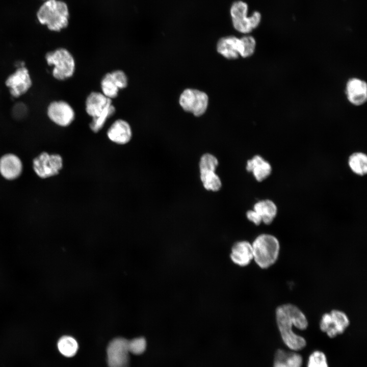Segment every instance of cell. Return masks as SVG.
Masks as SVG:
<instances>
[{"label": "cell", "instance_id": "cell-14", "mask_svg": "<svg viewBox=\"0 0 367 367\" xmlns=\"http://www.w3.org/2000/svg\"><path fill=\"white\" fill-rule=\"evenodd\" d=\"M132 129L126 121L118 119L111 125L107 132L109 139L118 144L127 143L131 139Z\"/></svg>", "mask_w": 367, "mask_h": 367}, {"label": "cell", "instance_id": "cell-17", "mask_svg": "<svg viewBox=\"0 0 367 367\" xmlns=\"http://www.w3.org/2000/svg\"><path fill=\"white\" fill-rule=\"evenodd\" d=\"M240 39L234 36L221 38L218 42V52L228 59H236L240 55Z\"/></svg>", "mask_w": 367, "mask_h": 367}, {"label": "cell", "instance_id": "cell-15", "mask_svg": "<svg viewBox=\"0 0 367 367\" xmlns=\"http://www.w3.org/2000/svg\"><path fill=\"white\" fill-rule=\"evenodd\" d=\"M230 256L235 264L241 267L247 266L253 258L252 244L246 241L235 243Z\"/></svg>", "mask_w": 367, "mask_h": 367}, {"label": "cell", "instance_id": "cell-10", "mask_svg": "<svg viewBox=\"0 0 367 367\" xmlns=\"http://www.w3.org/2000/svg\"><path fill=\"white\" fill-rule=\"evenodd\" d=\"M46 113L53 122L62 127L69 125L75 117L73 108L68 103L63 100L50 102L47 106Z\"/></svg>", "mask_w": 367, "mask_h": 367}, {"label": "cell", "instance_id": "cell-21", "mask_svg": "<svg viewBox=\"0 0 367 367\" xmlns=\"http://www.w3.org/2000/svg\"><path fill=\"white\" fill-rule=\"evenodd\" d=\"M348 164L355 174L363 176L367 173V156L362 152H355L349 156Z\"/></svg>", "mask_w": 367, "mask_h": 367}, {"label": "cell", "instance_id": "cell-23", "mask_svg": "<svg viewBox=\"0 0 367 367\" xmlns=\"http://www.w3.org/2000/svg\"><path fill=\"white\" fill-rule=\"evenodd\" d=\"M57 346L59 352L67 357L75 355L78 348L76 340L73 337L68 335L61 337L58 340Z\"/></svg>", "mask_w": 367, "mask_h": 367}, {"label": "cell", "instance_id": "cell-11", "mask_svg": "<svg viewBox=\"0 0 367 367\" xmlns=\"http://www.w3.org/2000/svg\"><path fill=\"white\" fill-rule=\"evenodd\" d=\"M345 92L348 101L353 106H360L367 100V84L358 77L350 78L347 82Z\"/></svg>", "mask_w": 367, "mask_h": 367}, {"label": "cell", "instance_id": "cell-30", "mask_svg": "<svg viewBox=\"0 0 367 367\" xmlns=\"http://www.w3.org/2000/svg\"><path fill=\"white\" fill-rule=\"evenodd\" d=\"M218 165L217 159L210 153L204 154L200 159L199 163L200 169L215 170Z\"/></svg>", "mask_w": 367, "mask_h": 367}, {"label": "cell", "instance_id": "cell-18", "mask_svg": "<svg viewBox=\"0 0 367 367\" xmlns=\"http://www.w3.org/2000/svg\"><path fill=\"white\" fill-rule=\"evenodd\" d=\"M302 362L300 354L278 349L275 354L273 367H301Z\"/></svg>", "mask_w": 367, "mask_h": 367}, {"label": "cell", "instance_id": "cell-20", "mask_svg": "<svg viewBox=\"0 0 367 367\" xmlns=\"http://www.w3.org/2000/svg\"><path fill=\"white\" fill-rule=\"evenodd\" d=\"M261 20V14L258 11H254L249 16H247L240 19H233L232 22L237 31L242 33H249L259 25Z\"/></svg>", "mask_w": 367, "mask_h": 367}, {"label": "cell", "instance_id": "cell-13", "mask_svg": "<svg viewBox=\"0 0 367 367\" xmlns=\"http://www.w3.org/2000/svg\"><path fill=\"white\" fill-rule=\"evenodd\" d=\"M22 170V164L16 155L8 153L0 159V173L6 179L13 180L20 176Z\"/></svg>", "mask_w": 367, "mask_h": 367}, {"label": "cell", "instance_id": "cell-29", "mask_svg": "<svg viewBox=\"0 0 367 367\" xmlns=\"http://www.w3.org/2000/svg\"><path fill=\"white\" fill-rule=\"evenodd\" d=\"M146 348V341L143 337L128 340V349L129 353L135 355H140L145 351Z\"/></svg>", "mask_w": 367, "mask_h": 367}, {"label": "cell", "instance_id": "cell-32", "mask_svg": "<svg viewBox=\"0 0 367 367\" xmlns=\"http://www.w3.org/2000/svg\"><path fill=\"white\" fill-rule=\"evenodd\" d=\"M246 216L249 221L256 225H259L262 222L260 216L254 209L248 211L246 213Z\"/></svg>", "mask_w": 367, "mask_h": 367}, {"label": "cell", "instance_id": "cell-2", "mask_svg": "<svg viewBox=\"0 0 367 367\" xmlns=\"http://www.w3.org/2000/svg\"><path fill=\"white\" fill-rule=\"evenodd\" d=\"M37 17L40 23L48 30L59 32L68 25V8L63 1L46 0L38 9Z\"/></svg>", "mask_w": 367, "mask_h": 367}, {"label": "cell", "instance_id": "cell-8", "mask_svg": "<svg viewBox=\"0 0 367 367\" xmlns=\"http://www.w3.org/2000/svg\"><path fill=\"white\" fill-rule=\"evenodd\" d=\"M349 323V319L345 313L340 310H333L330 313L323 315L320 327L329 337L334 338L342 334Z\"/></svg>", "mask_w": 367, "mask_h": 367}, {"label": "cell", "instance_id": "cell-22", "mask_svg": "<svg viewBox=\"0 0 367 367\" xmlns=\"http://www.w3.org/2000/svg\"><path fill=\"white\" fill-rule=\"evenodd\" d=\"M200 173L201 180L205 189L213 191L220 190L222 183L215 170L200 169Z\"/></svg>", "mask_w": 367, "mask_h": 367}, {"label": "cell", "instance_id": "cell-4", "mask_svg": "<svg viewBox=\"0 0 367 367\" xmlns=\"http://www.w3.org/2000/svg\"><path fill=\"white\" fill-rule=\"evenodd\" d=\"M47 64L53 66L52 74L59 81L72 76L75 70V61L71 53L66 48H59L47 52L45 55Z\"/></svg>", "mask_w": 367, "mask_h": 367}, {"label": "cell", "instance_id": "cell-24", "mask_svg": "<svg viewBox=\"0 0 367 367\" xmlns=\"http://www.w3.org/2000/svg\"><path fill=\"white\" fill-rule=\"evenodd\" d=\"M101 88L102 93L110 99L116 97L120 89L111 72L107 73L102 78Z\"/></svg>", "mask_w": 367, "mask_h": 367}, {"label": "cell", "instance_id": "cell-27", "mask_svg": "<svg viewBox=\"0 0 367 367\" xmlns=\"http://www.w3.org/2000/svg\"><path fill=\"white\" fill-rule=\"evenodd\" d=\"M248 6L247 3L242 1L234 2L230 9L232 20L242 19L247 16Z\"/></svg>", "mask_w": 367, "mask_h": 367}, {"label": "cell", "instance_id": "cell-3", "mask_svg": "<svg viewBox=\"0 0 367 367\" xmlns=\"http://www.w3.org/2000/svg\"><path fill=\"white\" fill-rule=\"evenodd\" d=\"M253 259L260 268L266 269L277 260L280 245L274 235L263 233L257 236L252 244Z\"/></svg>", "mask_w": 367, "mask_h": 367}, {"label": "cell", "instance_id": "cell-1", "mask_svg": "<svg viewBox=\"0 0 367 367\" xmlns=\"http://www.w3.org/2000/svg\"><path fill=\"white\" fill-rule=\"evenodd\" d=\"M277 324L284 344L293 351H300L304 348L306 342L304 337L295 333L293 326L301 330L308 326V321L304 314L296 306L286 304L279 306L276 310Z\"/></svg>", "mask_w": 367, "mask_h": 367}, {"label": "cell", "instance_id": "cell-7", "mask_svg": "<svg viewBox=\"0 0 367 367\" xmlns=\"http://www.w3.org/2000/svg\"><path fill=\"white\" fill-rule=\"evenodd\" d=\"M63 166L62 157L57 154L42 152L33 162V169L41 178H45L58 174Z\"/></svg>", "mask_w": 367, "mask_h": 367}, {"label": "cell", "instance_id": "cell-26", "mask_svg": "<svg viewBox=\"0 0 367 367\" xmlns=\"http://www.w3.org/2000/svg\"><path fill=\"white\" fill-rule=\"evenodd\" d=\"M115 111V107L111 104L110 107L100 116L93 118L90 124L91 129L94 133H97L103 126L107 120L113 115Z\"/></svg>", "mask_w": 367, "mask_h": 367}, {"label": "cell", "instance_id": "cell-25", "mask_svg": "<svg viewBox=\"0 0 367 367\" xmlns=\"http://www.w3.org/2000/svg\"><path fill=\"white\" fill-rule=\"evenodd\" d=\"M240 39L241 47L240 55L243 58L252 56L256 47V40L251 36H244Z\"/></svg>", "mask_w": 367, "mask_h": 367}, {"label": "cell", "instance_id": "cell-6", "mask_svg": "<svg viewBox=\"0 0 367 367\" xmlns=\"http://www.w3.org/2000/svg\"><path fill=\"white\" fill-rule=\"evenodd\" d=\"M10 94L18 98L27 93L32 86L33 82L28 68L21 65L10 74L5 80Z\"/></svg>", "mask_w": 367, "mask_h": 367}, {"label": "cell", "instance_id": "cell-31", "mask_svg": "<svg viewBox=\"0 0 367 367\" xmlns=\"http://www.w3.org/2000/svg\"><path fill=\"white\" fill-rule=\"evenodd\" d=\"M116 81L120 89L125 88L127 85V78L125 73L120 70L111 72Z\"/></svg>", "mask_w": 367, "mask_h": 367}, {"label": "cell", "instance_id": "cell-12", "mask_svg": "<svg viewBox=\"0 0 367 367\" xmlns=\"http://www.w3.org/2000/svg\"><path fill=\"white\" fill-rule=\"evenodd\" d=\"M111 104V99L102 93L93 92L86 99V111L93 118H97L103 114Z\"/></svg>", "mask_w": 367, "mask_h": 367}, {"label": "cell", "instance_id": "cell-16", "mask_svg": "<svg viewBox=\"0 0 367 367\" xmlns=\"http://www.w3.org/2000/svg\"><path fill=\"white\" fill-rule=\"evenodd\" d=\"M246 169L248 171L252 173L255 179L258 181H262L268 177L272 170L269 162L259 155H256L248 160Z\"/></svg>", "mask_w": 367, "mask_h": 367}, {"label": "cell", "instance_id": "cell-28", "mask_svg": "<svg viewBox=\"0 0 367 367\" xmlns=\"http://www.w3.org/2000/svg\"><path fill=\"white\" fill-rule=\"evenodd\" d=\"M307 367H328L325 354L320 351L313 352L308 358Z\"/></svg>", "mask_w": 367, "mask_h": 367}, {"label": "cell", "instance_id": "cell-9", "mask_svg": "<svg viewBox=\"0 0 367 367\" xmlns=\"http://www.w3.org/2000/svg\"><path fill=\"white\" fill-rule=\"evenodd\" d=\"M128 340L122 337L112 339L107 349L109 367H128L129 363Z\"/></svg>", "mask_w": 367, "mask_h": 367}, {"label": "cell", "instance_id": "cell-5", "mask_svg": "<svg viewBox=\"0 0 367 367\" xmlns=\"http://www.w3.org/2000/svg\"><path fill=\"white\" fill-rule=\"evenodd\" d=\"M208 102L206 94L196 89H186L179 97V104L182 109L196 116H201L205 113Z\"/></svg>", "mask_w": 367, "mask_h": 367}, {"label": "cell", "instance_id": "cell-19", "mask_svg": "<svg viewBox=\"0 0 367 367\" xmlns=\"http://www.w3.org/2000/svg\"><path fill=\"white\" fill-rule=\"evenodd\" d=\"M261 218L265 224H270L277 216L278 208L276 204L271 200L265 199L257 201L253 209Z\"/></svg>", "mask_w": 367, "mask_h": 367}]
</instances>
